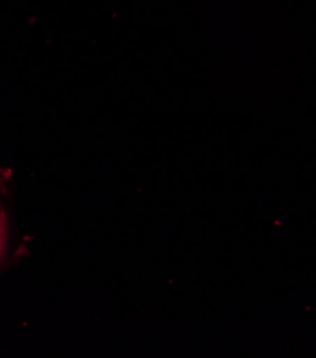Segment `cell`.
Masks as SVG:
<instances>
[{
    "instance_id": "cell-1",
    "label": "cell",
    "mask_w": 316,
    "mask_h": 358,
    "mask_svg": "<svg viewBox=\"0 0 316 358\" xmlns=\"http://www.w3.org/2000/svg\"><path fill=\"white\" fill-rule=\"evenodd\" d=\"M5 233H6V227H5V219L0 213V257H2L3 253V245H5Z\"/></svg>"
}]
</instances>
